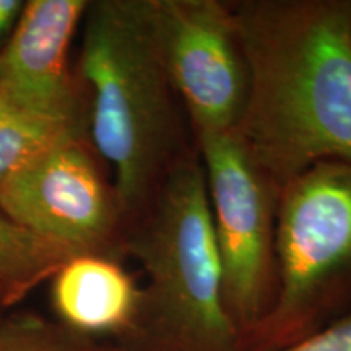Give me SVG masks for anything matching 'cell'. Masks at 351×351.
I'll use <instances>...</instances> for the list:
<instances>
[{
	"instance_id": "6da1fadb",
	"label": "cell",
	"mask_w": 351,
	"mask_h": 351,
	"mask_svg": "<svg viewBox=\"0 0 351 351\" xmlns=\"http://www.w3.org/2000/svg\"><path fill=\"white\" fill-rule=\"evenodd\" d=\"M247 69L236 134L282 189L320 161L351 165V0L232 2Z\"/></svg>"
},
{
	"instance_id": "7a4b0ae2",
	"label": "cell",
	"mask_w": 351,
	"mask_h": 351,
	"mask_svg": "<svg viewBox=\"0 0 351 351\" xmlns=\"http://www.w3.org/2000/svg\"><path fill=\"white\" fill-rule=\"evenodd\" d=\"M80 32L73 69L86 134L111 173L129 230L186 156L179 99L153 29L150 0H90Z\"/></svg>"
},
{
	"instance_id": "3957f363",
	"label": "cell",
	"mask_w": 351,
	"mask_h": 351,
	"mask_svg": "<svg viewBox=\"0 0 351 351\" xmlns=\"http://www.w3.org/2000/svg\"><path fill=\"white\" fill-rule=\"evenodd\" d=\"M147 275L134 328L137 351H243L225 304L207 181L199 158L169 171L145 212L132 223L121 256Z\"/></svg>"
},
{
	"instance_id": "277c9868",
	"label": "cell",
	"mask_w": 351,
	"mask_h": 351,
	"mask_svg": "<svg viewBox=\"0 0 351 351\" xmlns=\"http://www.w3.org/2000/svg\"><path fill=\"white\" fill-rule=\"evenodd\" d=\"M276 293L243 351H274L351 304V165L320 161L282 189L276 210Z\"/></svg>"
},
{
	"instance_id": "5b68a950",
	"label": "cell",
	"mask_w": 351,
	"mask_h": 351,
	"mask_svg": "<svg viewBox=\"0 0 351 351\" xmlns=\"http://www.w3.org/2000/svg\"><path fill=\"white\" fill-rule=\"evenodd\" d=\"M0 208L69 258L121 256L124 212L86 127L60 135L0 181Z\"/></svg>"
},
{
	"instance_id": "8992f818",
	"label": "cell",
	"mask_w": 351,
	"mask_h": 351,
	"mask_svg": "<svg viewBox=\"0 0 351 351\" xmlns=\"http://www.w3.org/2000/svg\"><path fill=\"white\" fill-rule=\"evenodd\" d=\"M195 142L207 181L225 304L244 341L275 300L280 191L234 130L195 135Z\"/></svg>"
},
{
	"instance_id": "52a82bcc",
	"label": "cell",
	"mask_w": 351,
	"mask_h": 351,
	"mask_svg": "<svg viewBox=\"0 0 351 351\" xmlns=\"http://www.w3.org/2000/svg\"><path fill=\"white\" fill-rule=\"evenodd\" d=\"M161 57L195 135L236 130L247 69L231 3L150 0Z\"/></svg>"
},
{
	"instance_id": "ba28073f",
	"label": "cell",
	"mask_w": 351,
	"mask_h": 351,
	"mask_svg": "<svg viewBox=\"0 0 351 351\" xmlns=\"http://www.w3.org/2000/svg\"><path fill=\"white\" fill-rule=\"evenodd\" d=\"M88 3L90 0H25L0 51V88L47 111L86 121L70 47Z\"/></svg>"
},
{
	"instance_id": "9c48e42d",
	"label": "cell",
	"mask_w": 351,
	"mask_h": 351,
	"mask_svg": "<svg viewBox=\"0 0 351 351\" xmlns=\"http://www.w3.org/2000/svg\"><path fill=\"white\" fill-rule=\"evenodd\" d=\"M57 322L77 337L124 340L137 320L142 288L117 257L70 258L49 280Z\"/></svg>"
},
{
	"instance_id": "30bf717a",
	"label": "cell",
	"mask_w": 351,
	"mask_h": 351,
	"mask_svg": "<svg viewBox=\"0 0 351 351\" xmlns=\"http://www.w3.org/2000/svg\"><path fill=\"white\" fill-rule=\"evenodd\" d=\"M70 258L36 238L0 208V306L10 311Z\"/></svg>"
},
{
	"instance_id": "8fae6325",
	"label": "cell",
	"mask_w": 351,
	"mask_h": 351,
	"mask_svg": "<svg viewBox=\"0 0 351 351\" xmlns=\"http://www.w3.org/2000/svg\"><path fill=\"white\" fill-rule=\"evenodd\" d=\"M86 127L83 117L43 109L0 88V181L67 132Z\"/></svg>"
},
{
	"instance_id": "7c38bea8",
	"label": "cell",
	"mask_w": 351,
	"mask_h": 351,
	"mask_svg": "<svg viewBox=\"0 0 351 351\" xmlns=\"http://www.w3.org/2000/svg\"><path fill=\"white\" fill-rule=\"evenodd\" d=\"M91 343L39 314L0 315V351H88Z\"/></svg>"
},
{
	"instance_id": "4fadbf2b",
	"label": "cell",
	"mask_w": 351,
	"mask_h": 351,
	"mask_svg": "<svg viewBox=\"0 0 351 351\" xmlns=\"http://www.w3.org/2000/svg\"><path fill=\"white\" fill-rule=\"evenodd\" d=\"M274 351H351V313L295 343Z\"/></svg>"
},
{
	"instance_id": "5bb4252c",
	"label": "cell",
	"mask_w": 351,
	"mask_h": 351,
	"mask_svg": "<svg viewBox=\"0 0 351 351\" xmlns=\"http://www.w3.org/2000/svg\"><path fill=\"white\" fill-rule=\"evenodd\" d=\"M25 0H0V51L19 19Z\"/></svg>"
},
{
	"instance_id": "9a60e30c",
	"label": "cell",
	"mask_w": 351,
	"mask_h": 351,
	"mask_svg": "<svg viewBox=\"0 0 351 351\" xmlns=\"http://www.w3.org/2000/svg\"><path fill=\"white\" fill-rule=\"evenodd\" d=\"M88 351H127L124 348H108V346H98L95 343H91L88 346Z\"/></svg>"
},
{
	"instance_id": "2e32d148",
	"label": "cell",
	"mask_w": 351,
	"mask_h": 351,
	"mask_svg": "<svg viewBox=\"0 0 351 351\" xmlns=\"http://www.w3.org/2000/svg\"><path fill=\"white\" fill-rule=\"evenodd\" d=\"M7 313V311L5 309H3V307L2 306H0V315H3V314H5Z\"/></svg>"
}]
</instances>
